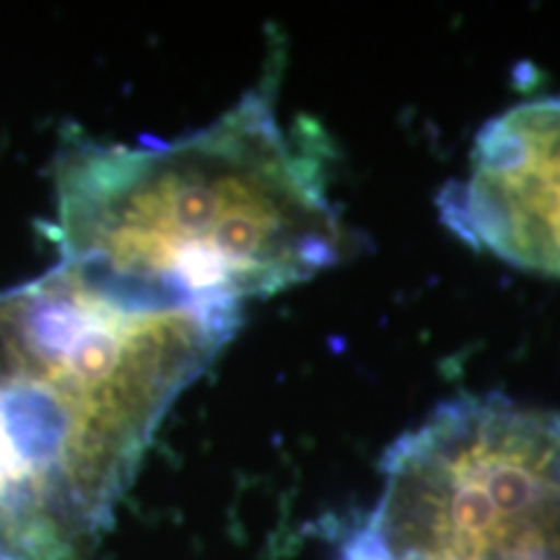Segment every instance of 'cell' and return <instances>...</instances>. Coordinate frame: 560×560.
Here are the masks:
<instances>
[{
	"label": "cell",
	"instance_id": "cell-1",
	"mask_svg": "<svg viewBox=\"0 0 560 560\" xmlns=\"http://www.w3.org/2000/svg\"><path fill=\"white\" fill-rule=\"evenodd\" d=\"M272 75L170 143H83L58 174L60 265L153 306L242 310L340 260L317 138L285 128Z\"/></svg>",
	"mask_w": 560,
	"mask_h": 560
},
{
	"label": "cell",
	"instance_id": "cell-2",
	"mask_svg": "<svg viewBox=\"0 0 560 560\" xmlns=\"http://www.w3.org/2000/svg\"><path fill=\"white\" fill-rule=\"evenodd\" d=\"M242 310L153 306L58 265L0 293V560H79Z\"/></svg>",
	"mask_w": 560,
	"mask_h": 560
},
{
	"label": "cell",
	"instance_id": "cell-3",
	"mask_svg": "<svg viewBox=\"0 0 560 560\" xmlns=\"http://www.w3.org/2000/svg\"><path fill=\"white\" fill-rule=\"evenodd\" d=\"M342 560H560V416L465 395L405 431Z\"/></svg>",
	"mask_w": 560,
	"mask_h": 560
},
{
	"label": "cell",
	"instance_id": "cell-4",
	"mask_svg": "<svg viewBox=\"0 0 560 560\" xmlns=\"http://www.w3.org/2000/svg\"><path fill=\"white\" fill-rule=\"evenodd\" d=\"M439 215L478 252L560 278V94L482 125L465 177L439 192Z\"/></svg>",
	"mask_w": 560,
	"mask_h": 560
}]
</instances>
